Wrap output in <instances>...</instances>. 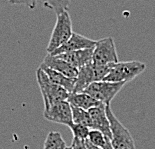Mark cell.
Listing matches in <instances>:
<instances>
[{
  "label": "cell",
  "mask_w": 155,
  "mask_h": 149,
  "mask_svg": "<svg viewBox=\"0 0 155 149\" xmlns=\"http://www.w3.org/2000/svg\"><path fill=\"white\" fill-rule=\"evenodd\" d=\"M36 79L43 98L44 109L49 108L57 102L65 101L68 99L70 92H68L61 86L53 83L40 67L36 71Z\"/></svg>",
  "instance_id": "1"
},
{
  "label": "cell",
  "mask_w": 155,
  "mask_h": 149,
  "mask_svg": "<svg viewBox=\"0 0 155 149\" xmlns=\"http://www.w3.org/2000/svg\"><path fill=\"white\" fill-rule=\"evenodd\" d=\"M72 34H73L72 21L68 11L65 10L58 13L54 28L50 36V40H49L47 48H46L47 53H53L56 49L59 48L61 45H63L65 42H67L70 39Z\"/></svg>",
  "instance_id": "2"
},
{
  "label": "cell",
  "mask_w": 155,
  "mask_h": 149,
  "mask_svg": "<svg viewBox=\"0 0 155 149\" xmlns=\"http://www.w3.org/2000/svg\"><path fill=\"white\" fill-rule=\"evenodd\" d=\"M145 69L146 65L140 61L117 62L113 64L110 72L104 78V81L127 83L144 72Z\"/></svg>",
  "instance_id": "3"
},
{
  "label": "cell",
  "mask_w": 155,
  "mask_h": 149,
  "mask_svg": "<svg viewBox=\"0 0 155 149\" xmlns=\"http://www.w3.org/2000/svg\"><path fill=\"white\" fill-rule=\"evenodd\" d=\"M106 114L110 123L111 145L113 149H135V143L130 132L115 116L110 105H106Z\"/></svg>",
  "instance_id": "4"
},
{
  "label": "cell",
  "mask_w": 155,
  "mask_h": 149,
  "mask_svg": "<svg viewBox=\"0 0 155 149\" xmlns=\"http://www.w3.org/2000/svg\"><path fill=\"white\" fill-rule=\"evenodd\" d=\"M126 84L124 82H109V81H96L91 83L85 89V93L91 95L104 105H110L117 93L119 92L123 86Z\"/></svg>",
  "instance_id": "5"
},
{
  "label": "cell",
  "mask_w": 155,
  "mask_h": 149,
  "mask_svg": "<svg viewBox=\"0 0 155 149\" xmlns=\"http://www.w3.org/2000/svg\"><path fill=\"white\" fill-rule=\"evenodd\" d=\"M117 62L119 61H118L114 39L112 37H106L97 40L93 48L92 64L102 66L110 63H117Z\"/></svg>",
  "instance_id": "6"
},
{
  "label": "cell",
  "mask_w": 155,
  "mask_h": 149,
  "mask_svg": "<svg viewBox=\"0 0 155 149\" xmlns=\"http://www.w3.org/2000/svg\"><path fill=\"white\" fill-rule=\"evenodd\" d=\"M43 116L48 121L67 125L68 127L73 123L71 105L67 100L57 102L49 108L44 109Z\"/></svg>",
  "instance_id": "7"
},
{
  "label": "cell",
  "mask_w": 155,
  "mask_h": 149,
  "mask_svg": "<svg viewBox=\"0 0 155 149\" xmlns=\"http://www.w3.org/2000/svg\"><path fill=\"white\" fill-rule=\"evenodd\" d=\"M91 117V129L100 131L107 139L111 141L112 135L110 130V123L106 114V105L100 104L88 110Z\"/></svg>",
  "instance_id": "8"
},
{
  "label": "cell",
  "mask_w": 155,
  "mask_h": 149,
  "mask_svg": "<svg viewBox=\"0 0 155 149\" xmlns=\"http://www.w3.org/2000/svg\"><path fill=\"white\" fill-rule=\"evenodd\" d=\"M95 43H96L95 40H92L90 38H87L83 35L73 32L70 39L67 42H65L63 45H61L59 48L56 49L53 53H51V55H59L62 53H67V52L82 50V49H90L94 47Z\"/></svg>",
  "instance_id": "9"
},
{
  "label": "cell",
  "mask_w": 155,
  "mask_h": 149,
  "mask_svg": "<svg viewBox=\"0 0 155 149\" xmlns=\"http://www.w3.org/2000/svg\"><path fill=\"white\" fill-rule=\"evenodd\" d=\"M41 64H43L46 67L53 69V70L60 72L63 75H65L66 77L69 78H76L78 74V69L75 68L74 66H72L71 64H69L68 62H66L63 59L57 57V56L48 54L45 56V58L43 59V62Z\"/></svg>",
  "instance_id": "10"
},
{
  "label": "cell",
  "mask_w": 155,
  "mask_h": 149,
  "mask_svg": "<svg viewBox=\"0 0 155 149\" xmlns=\"http://www.w3.org/2000/svg\"><path fill=\"white\" fill-rule=\"evenodd\" d=\"M94 48V47H93ZM93 48L90 49H82V50L67 52L59 55H54L57 57L63 59L69 64L74 66L78 70L83 66H86L92 62V54H93Z\"/></svg>",
  "instance_id": "11"
},
{
  "label": "cell",
  "mask_w": 155,
  "mask_h": 149,
  "mask_svg": "<svg viewBox=\"0 0 155 149\" xmlns=\"http://www.w3.org/2000/svg\"><path fill=\"white\" fill-rule=\"evenodd\" d=\"M96 74H95L94 66L92 64H88L83 66L78 70L77 77L75 78L74 89L72 93H79V92H84L89 85L93 82H96Z\"/></svg>",
  "instance_id": "12"
},
{
  "label": "cell",
  "mask_w": 155,
  "mask_h": 149,
  "mask_svg": "<svg viewBox=\"0 0 155 149\" xmlns=\"http://www.w3.org/2000/svg\"><path fill=\"white\" fill-rule=\"evenodd\" d=\"M67 101L70 103V105L75 107L82 108L84 110H89V109L99 106L100 104H103L96 100L95 98L92 97L85 92H79V93H70Z\"/></svg>",
  "instance_id": "13"
},
{
  "label": "cell",
  "mask_w": 155,
  "mask_h": 149,
  "mask_svg": "<svg viewBox=\"0 0 155 149\" xmlns=\"http://www.w3.org/2000/svg\"><path fill=\"white\" fill-rule=\"evenodd\" d=\"M39 67H40L42 70L47 74L49 79H50L53 83L61 86V87H63L64 89H66L68 92H70V93L73 92L74 84H75V78L66 77V76L60 73V72H57V71L53 70V69L46 67V66H44L43 64H40Z\"/></svg>",
  "instance_id": "14"
},
{
  "label": "cell",
  "mask_w": 155,
  "mask_h": 149,
  "mask_svg": "<svg viewBox=\"0 0 155 149\" xmlns=\"http://www.w3.org/2000/svg\"><path fill=\"white\" fill-rule=\"evenodd\" d=\"M66 145H65L64 139L62 138L61 134L59 132L51 131L49 132L48 135L46 136L43 149H65Z\"/></svg>",
  "instance_id": "15"
},
{
  "label": "cell",
  "mask_w": 155,
  "mask_h": 149,
  "mask_svg": "<svg viewBox=\"0 0 155 149\" xmlns=\"http://www.w3.org/2000/svg\"><path fill=\"white\" fill-rule=\"evenodd\" d=\"M71 110H72L73 123L81 124L88 128H91V117L88 110H84L82 108L72 106V105H71Z\"/></svg>",
  "instance_id": "16"
},
{
  "label": "cell",
  "mask_w": 155,
  "mask_h": 149,
  "mask_svg": "<svg viewBox=\"0 0 155 149\" xmlns=\"http://www.w3.org/2000/svg\"><path fill=\"white\" fill-rule=\"evenodd\" d=\"M87 140L90 142V143L95 145V146L100 147V148L103 149L109 139H107L106 137H105L100 131L95 130V129H91V130L89 131Z\"/></svg>",
  "instance_id": "17"
},
{
  "label": "cell",
  "mask_w": 155,
  "mask_h": 149,
  "mask_svg": "<svg viewBox=\"0 0 155 149\" xmlns=\"http://www.w3.org/2000/svg\"><path fill=\"white\" fill-rule=\"evenodd\" d=\"M69 128H70L72 134H73V137L82 139V140H86L88 138V134H89L90 129L86 126H84V125L72 123L70 126H69Z\"/></svg>",
  "instance_id": "18"
},
{
  "label": "cell",
  "mask_w": 155,
  "mask_h": 149,
  "mask_svg": "<svg viewBox=\"0 0 155 149\" xmlns=\"http://www.w3.org/2000/svg\"><path fill=\"white\" fill-rule=\"evenodd\" d=\"M70 1L71 0H45V4L58 14L66 10Z\"/></svg>",
  "instance_id": "19"
},
{
  "label": "cell",
  "mask_w": 155,
  "mask_h": 149,
  "mask_svg": "<svg viewBox=\"0 0 155 149\" xmlns=\"http://www.w3.org/2000/svg\"><path fill=\"white\" fill-rule=\"evenodd\" d=\"M10 4H17V5H26L29 8L33 9L36 4H37L38 0H7Z\"/></svg>",
  "instance_id": "20"
},
{
  "label": "cell",
  "mask_w": 155,
  "mask_h": 149,
  "mask_svg": "<svg viewBox=\"0 0 155 149\" xmlns=\"http://www.w3.org/2000/svg\"><path fill=\"white\" fill-rule=\"evenodd\" d=\"M70 147L71 149H87L85 140H82V139L76 137H73V139H72V144Z\"/></svg>",
  "instance_id": "21"
},
{
  "label": "cell",
  "mask_w": 155,
  "mask_h": 149,
  "mask_svg": "<svg viewBox=\"0 0 155 149\" xmlns=\"http://www.w3.org/2000/svg\"><path fill=\"white\" fill-rule=\"evenodd\" d=\"M85 143H86V147H87V149H102V148H100V147H97V146H95V145H93L92 143H90L87 139L85 140Z\"/></svg>",
  "instance_id": "22"
},
{
  "label": "cell",
  "mask_w": 155,
  "mask_h": 149,
  "mask_svg": "<svg viewBox=\"0 0 155 149\" xmlns=\"http://www.w3.org/2000/svg\"><path fill=\"white\" fill-rule=\"evenodd\" d=\"M103 149H113V147H112V145H111V141L110 140L107 141V143H106V145H105V147Z\"/></svg>",
  "instance_id": "23"
},
{
  "label": "cell",
  "mask_w": 155,
  "mask_h": 149,
  "mask_svg": "<svg viewBox=\"0 0 155 149\" xmlns=\"http://www.w3.org/2000/svg\"><path fill=\"white\" fill-rule=\"evenodd\" d=\"M65 149H71V147H66V148H65Z\"/></svg>",
  "instance_id": "24"
}]
</instances>
